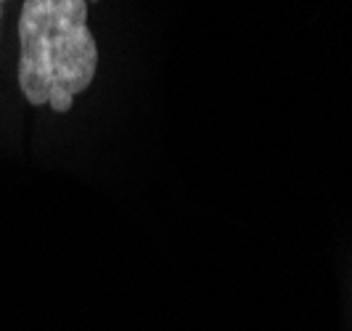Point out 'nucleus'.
Here are the masks:
<instances>
[{
    "mask_svg": "<svg viewBox=\"0 0 352 331\" xmlns=\"http://www.w3.org/2000/svg\"><path fill=\"white\" fill-rule=\"evenodd\" d=\"M19 87L32 106L69 111L93 83L98 45L85 0H24L19 17Z\"/></svg>",
    "mask_w": 352,
    "mask_h": 331,
    "instance_id": "1",
    "label": "nucleus"
}]
</instances>
